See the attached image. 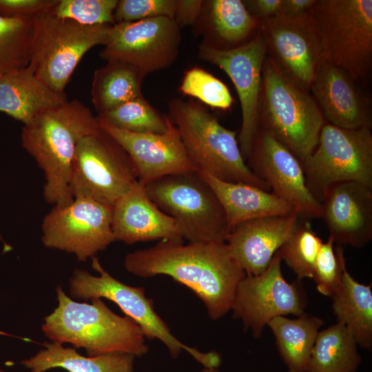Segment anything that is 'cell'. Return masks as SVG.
Listing matches in <instances>:
<instances>
[{"mask_svg":"<svg viewBox=\"0 0 372 372\" xmlns=\"http://www.w3.org/2000/svg\"><path fill=\"white\" fill-rule=\"evenodd\" d=\"M124 267L138 277L165 275L187 287L203 302L212 320L231 310L238 286L246 276L225 242L184 245L162 240L127 254Z\"/></svg>","mask_w":372,"mask_h":372,"instance_id":"1","label":"cell"},{"mask_svg":"<svg viewBox=\"0 0 372 372\" xmlns=\"http://www.w3.org/2000/svg\"><path fill=\"white\" fill-rule=\"evenodd\" d=\"M99 129L96 116L76 99L45 110L23 125L21 145L43 172L48 203L66 206L73 201L70 182L77 144Z\"/></svg>","mask_w":372,"mask_h":372,"instance_id":"2","label":"cell"},{"mask_svg":"<svg viewBox=\"0 0 372 372\" xmlns=\"http://www.w3.org/2000/svg\"><path fill=\"white\" fill-rule=\"evenodd\" d=\"M58 306L44 318V335L59 344L83 348L88 356L127 353L139 358L149 347L139 326L130 318L113 312L101 298L78 302L56 289Z\"/></svg>","mask_w":372,"mask_h":372,"instance_id":"3","label":"cell"},{"mask_svg":"<svg viewBox=\"0 0 372 372\" xmlns=\"http://www.w3.org/2000/svg\"><path fill=\"white\" fill-rule=\"evenodd\" d=\"M258 128L273 136L302 163L318 145L325 123L309 92L285 76L265 57L258 107Z\"/></svg>","mask_w":372,"mask_h":372,"instance_id":"4","label":"cell"},{"mask_svg":"<svg viewBox=\"0 0 372 372\" xmlns=\"http://www.w3.org/2000/svg\"><path fill=\"white\" fill-rule=\"evenodd\" d=\"M167 117L198 170L225 182L243 183L270 192L268 185L248 167L237 132L223 126L200 103L174 99Z\"/></svg>","mask_w":372,"mask_h":372,"instance_id":"5","label":"cell"},{"mask_svg":"<svg viewBox=\"0 0 372 372\" xmlns=\"http://www.w3.org/2000/svg\"><path fill=\"white\" fill-rule=\"evenodd\" d=\"M145 187L188 242H225L230 230L225 211L198 170L165 176Z\"/></svg>","mask_w":372,"mask_h":372,"instance_id":"6","label":"cell"},{"mask_svg":"<svg viewBox=\"0 0 372 372\" xmlns=\"http://www.w3.org/2000/svg\"><path fill=\"white\" fill-rule=\"evenodd\" d=\"M52 9L32 19L28 66L47 86L64 92L82 57L94 46L105 45L112 25H83L57 17Z\"/></svg>","mask_w":372,"mask_h":372,"instance_id":"7","label":"cell"},{"mask_svg":"<svg viewBox=\"0 0 372 372\" xmlns=\"http://www.w3.org/2000/svg\"><path fill=\"white\" fill-rule=\"evenodd\" d=\"M320 30L324 57L358 84L372 69V1L316 0L309 10Z\"/></svg>","mask_w":372,"mask_h":372,"instance_id":"8","label":"cell"},{"mask_svg":"<svg viewBox=\"0 0 372 372\" xmlns=\"http://www.w3.org/2000/svg\"><path fill=\"white\" fill-rule=\"evenodd\" d=\"M92 267L99 276L91 275L81 269L74 271L69 280L72 297L83 300L103 298L111 300L139 326L145 339L160 340L174 359L185 351L203 367L220 366L222 359L218 352H202L185 344L172 333L167 324L156 312L152 300L145 296L143 287L130 286L116 279L105 270L96 256L92 258Z\"/></svg>","mask_w":372,"mask_h":372,"instance_id":"9","label":"cell"},{"mask_svg":"<svg viewBox=\"0 0 372 372\" xmlns=\"http://www.w3.org/2000/svg\"><path fill=\"white\" fill-rule=\"evenodd\" d=\"M371 130H347L324 124L317 147L302 163L307 187L319 202L335 183L355 181L372 188Z\"/></svg>","mask_w":372,"mask_h":372,"instance_id":"10","label":"cell"},{"mask_svg":"<svg viewBox=\"0 0 372 372\" xmlns=\"http://www.w3.org/2000/svg\"><path fill=\"white\" fill-rule=\"evenodd\" d=\"M137 181L130 156L108 134L99 129L79 141L70 182L74 198H88L113 206Z\"/></svg>","mask_w":372,"mask_h":372,"instance_id":"11","label":"cell"},{"mask_svg":"<svg viewBox=\"0 0 372 372\" xmlns=\"http://www.w3.org/2000/svg\"><path fill=\"white\" fill-rule=\"evenodd\" d=\"M112 208L88 198H74L66 206L54 205L42 221L43 245L72 254L79 261L92 258L115 241Z\"/></svg>","mask_w":372,"mask_h":372,"instance_id":"12","label":"cell"},{"mask_svg":"<svg viewBox=\"0 0 372 372\" xmlns=\"http://www.w3.org/2000/svg\"><path fill=\"white\" fill-rule=\"evenodd\" d=\"M180 43V28L174 19L153 17L112 25L99 55L132 65L147 76L172 65Z\"/></svg>","mask_w":372,"mask_h":372,"instance_id":"13","label":"cell"},{"mask_svg":"<svg viewBox=\"0 0 372 372\" xmlns=\"http://www.w3.org/2000/svg\"><path fill=\"white\" fill-rule=\"evenodd\" d=\"M281 259L276 253L267 268L256 276L247 275L238 286L231 310L244 330L259 338L275 317L304 313L307 300L299 281L287 282Z\"/></svg>","mask_w":372,"mask_h":372,"instance_id":"14","label":"cell"},{"mask_svg":"<svg viewBox=\"0 0 372 372\" xmlns=\"http://www.w3.org/2000/svg\"><path fill=\"white\" fill-rule=\"evenodd\" d=\"M267 54L278 70L307 92L324 57L317 23L309 12L297 17L282 14L260 21Z\"/></svg>","mask_w":372,"mask_h":372,"instance_id":"15","label":"cell"},{"mask_svg":"<svg viewBox=\"0 0 372 372\" xmlns=\"http://www.w3.org/2000/svg\"><path fill=\"white\" fill-rule=\"evenodd\" d=\"M198 54L203 60L223 70L234 83L242 114L238 141L242 155L246 160L258 129V100L262 67L267 56L262 34L259 29L249 41L230 49H218L203 44Z\"/></svg>","mask_w":372,"mask_h":372,"instance_id":"16","label":"cell"},{"mask_svg":"<svg viewBox=\"0 0 372 372\" xmlns=\"http://www.w3.org/2000/svg\"><path fill=\"white\" fill-rule=\"evenodd\" d=\"M246 160L250 170L300 217L321 218L322 204L307 187L301 162L270 134L258 129Z\"/></svg>","mask_w":372,"mask_h":372,"instance_id":"17","label":"cell"},{"mask_svg":"<svg viewBox=\"0 0 372 372\" xmlns=\"http://www.w3.org/2000/svg\"><path fill=\"white\" fill-rule=\"evenodd\" d=\"M96 118L100 129L115 139L128 154L138 181L142 185L165 176L198 170L169 118L168 130L164 134L132 132Z\"/></svg>","mask_w":372,"mask_h":372,"instance_id":"18","label":"cell"},{"mask_svg":"<svg viewBox=\"0 0 372 372\" xmlns=\"http://www.w3.org/2000/svg\"><path fill=\"white\" fill-rule=\"evenodd\" d=\"M322 217L334 243L361 248L372 240V188L355 181L331 185L322 200Z\"/></svg>","mask_w":372,"mask_h":372,"instance_id":"19","label":"cell"},{"mask_svg":"<svg viewBox=\"0 0 372 372\" xmlns=\"http://www.w3.org/2000/svg\"><path fill=\"white\" fill-rule=\"evenodd\" d=\"M310 90L327 123L347 130L371 129L369 98L358 83L325 57L318 68Z\"/></svg>","mask_w":372,"mask_h":372,"instance_id":"20","label":"cell"},{"mask_svg":"<svg viewBox=\"0 0 372 372\" xmlns=\"http://www.w3.org/2000/svg\"><path fill=\"white\" fill-rule=\"evenodd\" d=\"M299 218L293 213L244 221L230 229L225 242L247 275H259L295 232Z\"/></svg>","mask_w":372,"mask_h":372,"instance_id":"21","label":"cell"},{"mask_svg":"<svg viewBox=\"0 0 372 372\" xmlns=\"http://www.w3.org/2000/svg\"><path fill=\"white\" fill-rule=\"evenodd\" d=\"M112 229L115 241L126 244L152 240L183 242L174 219L163 212L137 181L113 205Z\"/></svg>","mask_w":372,"mask_h":372,"instance_id":"22","label":"cell"},{"mask_svg":"<svg viewBox=\"0 0 372 372\" xmlns=\"http://www.w3.org/2000/svg\"><path fill=\"white\" fill-rule=\"evenodd\" d=\"M198 172L220 200L229 229L240 223L257 218L297 214L289 203L271 191L250 185L223 181L206 172Z\"/></svg>","mask_w":372,"mask_h":372,"instance_id":"23","label":"cell"},{"mask_svg":"<svg viewBox=\"0 0 372 372\" xmlns=\"http://www.w3.org/2000/svg\"><path fill=\"white\" fill-rule=\"evenodd\" d=\"M68 101L64 92L53 90L27 67L0 76V112L29 123L40 112Z\"/></svg>","mask_w":372,"mask_h":372,"instance_id":"24","label":"cell"},{"mask_svg":"<svg viewBox=\"0 0 372 372\" xmlns=\"http://www.w3.org/2000/svg\"><path fill=\"white\" fill-rule=\"evenodd\" d=\"M45 347L20 364L30 371L44 372L61 368L68 372H134L135 357L127 353L83 356L74 347L56 342H44Z\"/></svg>","mask_w":372,"mask_h":372,"instance_id":"25","label":"cell"},{"mask_svg":"<svg viewBox=\"0 0 372 372\" xmlns=\"http://www.w3.org/2000/svg\"><path fill=\"white\" fill-rule=\"evenodd\" d=\"M337 322L347 327L358 345L372 349L371 285L355 280L344 266L340 287L331 297Z\"/></svg>","mask_w":372,"mask_h":372,"instance_id":"26","label":"cell"},{"mask_svg":"<svg viewBox=\"0 0 372 372\" xmlns=\"http://www.w3.org/2000/svg\"><path fill=\"white\" fill-rule=\"evenodd\" d=\"M324 321L305 313L291 319L277 316L267 324L288 372H307L311 351Z\"/></svg>","mask_w":372,"mask_h":372,"instance_id":"27","label":"cell"},{"mask_svg":"<svg viewBox=\"0 0 372 372\" xmlns=\"http://www.w3.org/2000/svg\"><path fill=\"white\" fill-rule=\"evenodd\" d=\"M146 76L136 67L120 61H107L93 75L91 96L98 114H103L141 95Z\"/></svg>","mask_w":372,"mask_h":372,"instance_id":"28","label":"cell"},{"mask_svg":"<svg viewBox=\"0 0 372 372\" xmlns=\"http://www.w3.org/2000/svg\"><path fill=\"white\" fill-rule=\"evenodd\" d=\"M358 346L351 332L340 322L320 331L307 372H357L362 362Z\"/></svg>","mask_w":372,"mask_h":372,"instance_id":"29","label":"cell"},{"mask_svg":"<svg viewBox=\"0 0 372 372\" xmlns=\"http://www.w3.org/2000/svg\"><path fill=\"white\" fill-rule=\"evenodd\" d=\"M210 28L220 41L234 48L245 43L260 25V21L247 9L243 1L211 0L205 1Z\"/></svg>","mask_w":372,"mask_h":372,"instance_id":"30","label":"cell"},{"mask_svg":"<svg viewBox=\"0 0 372 372\" xmlns=\"http://www.w3.org/2000/svg\"><path fill=\"white\" fill-rule=\"evenodd\" d=\"M32 19L0 15V76L28 65Z\"/></svg>","mask_w":372,"mask_h":372,"instance_id":"31","label":"cell"},{"mask_svg":"<svg viewBox=\"0 0 372 372\" xmlns=\"http://www.w3.org/2000/svg\"><path fill=\"white\" fill-rule=\"evenodd\" d=\"M96 116L132 132L164 134L168 130L167 114H161L143 95Z\"/></svg>","mask_w":372,"mask_h":372,"instance_id":"32","label":"cell"},{"mask_svg":"<svg viewBox=\"0 0 372 372\" xmlns=\"http://www.w3.org/2000/svg\"><path fill=\"white\" fill-rule=\"evenodd\" d=\"M322 242L310 223L306 220L299 223L295 232L276 253L295 273L298 280L312 278Z\"/></svg>","mask_w":372,"mask_h":372,"instance_id":"33","label":"cell"},{"mask_svg":"<svg viewBox=\"0 0 372 372\" xmlns=\"http://www.w3.org/2000/svg\"><path fill=\"white\" fill-rule=\"evenodd\" d=\"M180 91L183 95L196 98L214 108L225 110L233 103V97L227 85L199 67L192 68L185 72Z\"/></svg>","mask_w":372,"mask_h":372,"instance_id":"34","label":"cell"},{"mask_svg":"<svg viewBox=\"0 0 372 372\" xmlns=\"http://www.w3.org/2000/svg\"><path fill=\"white\" fill-rule=\"evenodd\" d=\"M118 0H59L52 9L57 17L86 25H114Z\"/></svg>","mask_w":372,"mask_h":372,"instance_id":"35","label":"cell"},{"mask_svg":"<svg viewBox=\"0 0 372 372\" xmlns=\"http://www.w3.org/2000/svg\"><path fill=\"white\" fill-rule=\"evenodd\" d=\"M333 245L334 241L329 236L326 242H322L312 278L318 292L331 298L340 287L346 266L342 248L334 249Z\"/></svg>","mask_w":372,"mask_h":372,"instance_id":"36","label":"cell"},{"mask_svg":"<svg viewBox=\"0 0 372 372\" xmlns=\"http://www.w3.org/2000/svg\"><path fill=\"white\" fill-rule=\"evenodd\" d=\"M177 0H120L114 13L115 23L167 17L174 19Z\"/></svg>","mask_w":372,"mask_h":372,"instance_id":"37","label":"cell"},{"mask_svg":"<svg viewBox=\"0 0 372 372\" xmlns=\"http://www.w3.org/2000/svg\"><path fill=\"white\" fill-rule=\"evenodd\" d=\"M59 0H0V15L34 18L53 8Z\"/></svg>","mask_w":372,"mask_h":372,"instance_id":"38","label":"cell"},{"mask_svg":"<svg viewBox=\"0 0 372 372\" xmlns=\"http://www.w3.org/2000/svg\"><path fill=\"white\" fill-rule=\"evenodd\" d=\"M203 6L201 0H177L174 19L180 28L193 25L200 17Z\"/></svg>","mask_w":372,"mask_h":372,"instance_id":"39","label":"cell"},{"mask_svg":"<svg viewBox=\"0 0 372 372\" xmlns=\"http://www.w3.org/2000/svg\"><path fill=\"white\" fill-rule=\"evenodd\" d=\"M249 13L259 21L282 14L283 0L243 1Z\"/></svg>","mask_w":372,"mask_h":372,"instance_id":"40","label":"cell"},{"mask_svg":"<svg viewBox=\"0 0 372 372\" xmlns=\"http://www.w3.org/2000/svg\"><path fill=\"white\" fill-rule=\"evenodd\" d=\"M316 0H283L282 14L297 17L309 12Z\"/></svg>","mask_w":372,"mask_h":372,"instance_id":"41","label":"cell"},{"mask_svg":"<svg viewBox=\"0 0 372 372\" xmlns=\"http://www.w3.org/2000/svg\"><path fill=\"white\" fill-rule=\"evenodd\" d=\"M199 372H220L218 368L203 367Z\"/></svg>","mask_w":372,"mask_h":372,"instance_id":"42","label":"cell"},{"mask_svg":"<svg viewBox=\"0 0 372 372\" xmlns=\"http://www.w3.org/2000/svg\"><path fill=\"white\" fill-rule=\"evenodd\" d=\"M0 372H7L1 369H0ZM30 372H37V371H33V370H31Z\"/></svg>","mask_w":372,"mask_h":372,"instance_id":"43","label":"cell"},{"mask_svg":"<svg viewBox=\"0 0 372 372\" xmlns=\"http://www.w3.org/2000/svg\"><path fill=\"white\" fill-rule=\"evenodd\" d=\"M0 240H2V236L1 234H0Z\"/></svg>","mask_w":372,"mask_h":372,"instance_id":"44","label":"cell"}]
</instances>
